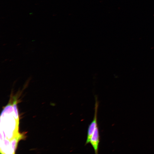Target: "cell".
<instances>
[{
    "label": "cell",
    "instance_id": "obj_1",
    "mask_svg": "<svg viewBox=\"0 0 154 154\" xmlns=\"http://www.w3.org/2000/svg\"><path fill=\"white\" fill-rule=\"evenodd\" d=\"M1 152L11 153L12 148L17 147L19 140L23 138L19 133V116L17 102L9 104L4 109L1 116Z\"/></svg>",
    "mask_w": 154,
    "mask_h": 154
},
{
    "label": "cell",
    "instance_id": "obj_2",
    "mask_svg": "<svg viewBox=\"0 0 154 154\" xmlns=\"http://www.w3.org/2000/svg\"><path fill=\"white\" fill-rule=\"evenodd\" d=\"M98 104V102L97 99H96L94 118L92 121L89 125L88 128L87 138L85 143V145L90 143V140L92 135L96 127L98 125L97 121V114Z\"/></svg>",
    "mask_w": 154,
    "mask_h": 154
},
{
    "label": "cell",
    "instance_id": "obj_3",
    "mask_svg": "<svg viewBox=\"0 0 154 154\" xmlns=\"http://www.w3.org/2000/svg\"><path fill=\"white\" fill-rule=\"evenodd\" d=\"M100 137L98 125L96 127L91 137L90 143L92 145L95 154H98Z\"/></svg>",
    "mask_w": 154,
    "mask_h": 154
}]
</instances>
